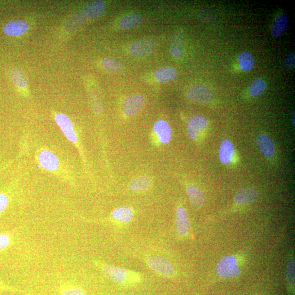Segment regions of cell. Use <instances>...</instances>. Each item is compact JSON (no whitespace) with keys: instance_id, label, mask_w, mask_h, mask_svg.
Here are the masks:
<instances>
[{"instance_id":"obj_23","label":"cell","mask_w":295,"mask_h":295,"mask_svg":"<svg viewBox=\"0 0 295 295\" xmlns=\"http://www.w3.org/2000/svg\"><path fill=\"white\" fill-rule=\"evenodd\" d=\"M240 68L244 71H250L255 65V59L253 55L248 52H243L238 56Z\"/></svg>"},{"instance_id":"obj_4","label":"cell","mask_w":295,"mask_h":295,"mask_svg":"<svg viewBox=\"0 0 295 295\" xmlns=\"http://www.w3.org/2000/svg\"><path fill=\"white\" fill-rule=\"evenodd\" d=\"M189 99L203 104H210L214 99V94L208 87L197 85L191 87L187 91Z\"/></svg>"},{"instance_id":"obj_1","label":"cell","mask_w":295,"mask_h":295,"mask_svg":"<svg viewBox=\"0 0 295 295\" xmlns=\"http://www.w3.org/2000/svg\"><path fill=\"white\" fill-rule=\"evenodd\" d=\"M103 271L108 279L118 284L130 285L139 283L141 279L139 273L120 267L105 265Z\"/></svg>"},{"instance_id":"obj_32","label":"cell","mask_w":295,"mask_h":295,"mask_svg":"<svg viewBox=\"0 0 295 295\" xmlns=\"http://www.w3.org/2000/svg\"><path fill=\"white\" fill-rule=\"evenodd\" d=\"M8 204V199L6 195L0 193V213L6 209Z\"/></svg>"},{"instance_id":"obj_25","label":"cell","mask_w":295,"mask_h":295,"mask_svg":"<svg viewBox=\"0 0 295 295\" xmlns=\"http://www.w3.org/2000/svg\"><path fill=\"white\" fill-rule=\"evenodd\" d=\"M10 78L13 83L21 89H24L27 86V79H26L25 74L21 70L17 69L12 70L10 73Z\"/></svg>"},{"instance_id":"obj_13","label":"cell","mask_w":295,"mask_h":295,"mask_svg":"<svg viewBox=\"0 0 295 295\" xmlns=\"http://www.w3.org/2000/svg\"><path fill=\"white\" fill-rule=\"evenodd\" d=\"M29 29V25L23 20H15L7 24L3 28L4 34L12 36H18L25 34Z\"/></svg>"},{"instance_id":"obj_9","label":"cell","mask_w":295,"mask_h":295,"mask_svg":"<svg viewBox=\"0 0 295 295\" xmlns=\"http://www.w3.org/2000/svg\"><path fill=\"white\" fill-rule=\"evenodd\" d=\"M55 121L65 137L70 142L76 143L77 141V137L75 133L72 123L69 119L64 114H58L55 116Z\"/></svg>"},{"instance_id":"obj_30","label":"cell","mask_w":295,"mask_h":295,"mask_svg":"<svg viewBox=\"0 0 295 295\" xmlns=\"http://www.w3.org/2000/svg\"><path fill=\"white\" fill-rule=\"evenodd\" d=\"M61 295H86L85 292L81 289L69 288L61 292Z\"/></svg>"},{"instance_id":"obj_20","label":"cell","mask_w":295,"mask_h":295,"mask_svg":"<svg viewBox=\"0 0 295 295\" xmlns=\"http://www.w3.org/2000/svg\"><path fill=\"white\" fill-rule=\"evenodd\" d=\"M187 196L191 203L196 208H200L205 204V197L200 189L194 186H189L187 188Z\"/></svg>"},{"instance_id":"obj_19","label":"cell","mask_w":295,"mask_h":295,"mask_svg":"<svg viewBox=\"0 0 295 295\" xmlns=\"http://www.w3.org/2000/svg\"><path fill=\"white\" fill-rule=\"evenodd\" d=\"M142 21L141 16L136 13H130L122 17L119 23V26L122 30L133 29L141 25Z\"/></svg>"},{"instance_id":"obj_2","label":"cell","mask_w":295,"mask_h":295,"mask_svg":"<svg viewBox=\"0 0 295 295\" xmlns=\"http://www.w3.org/2000/svg\"><path fill=\"white\" fill-rule=\"evenodd\" d=\"M216 268L218 275L224 279L234 278L241 274L240 260L233 255H226L220 260Z\"/></svg>"},{"instance_id":"obj_8","label":"cell","mask_w":295,"mask_h":295,"mask_svg":"<svg viewBox=\"0 0 295 295\" xmlns=\"http://www.w3.org/2000/svg\"><path fill=\"white\" fill-rule=\"evenodd\" d=\"M175 229L180 237H187L190 232L191 224L186 210L178 207L175 213Z\"/></svg>"},{"instance_id":"obj_27","label":"cell","mask_w":295,"mask_h":295,"mask_svg":"<svg viewBox=\"0 0 295 295\" xmlns=\"http://www.w3.org/2000/svg\"><path fill=\"white\" fill-rule=\"evenodd\" d=\"M102 63L105 69L113 73L120 72L123 69L122 64L120 61L113 57L104 59Z\"/></svg>"},{"instance_id":"obj_10","label":"cell","mask_w":295,"mask_h":295,"mask_svg":"<svg viewBox=\"0 0 295 295\" xmlns=\"http://www.w3.org/2000/svg\"><path fill=\"white\" fill-rule=\"evenodd\" d=\"M153 131L160 142L168 144L172 138V130L169 123L164 120L157 121L153 125Z\"/></svg>"},{"instance_id":"obj_11","label":"cell","mask_w":295,"mask_h":295,"mask_svg":"<svg viewBox=\"0 0 295 295\" xmlns=\"http://www.w3.org/2000/svg\"><path fill=\"white\" fill-rule=\"evenodd\" d=\"M258 191L252 187L241 189L234 196L235 203L239 205H246L252 203L257 199Z\"/></svg>"},{"instance_id":"obj_21","label":"cell","mask_w":295,"mask_h":295,"mask_svg":"<svg viewBox=\"0 0 295 295\" xmlns=\"http://www.w3.org/2000/svg\"><path fill=\"white\" fill-rule=\"evenodd\" d=\"M153 75L158 82H167L177 77V72L173 67H165L156 70Z\"/></svg>"},{"instance_id":"obj_17","label":"cell","mask_w":295,"mask_h":295,"mask_svg":"<svg viewBox=\"0 0 295 295\" xmlns=\"http://www.w3.org/2000/svg\"><path fill=\"white\" fill-rule=\"evenodd\" d=\"M289 25V17L287 15L280 14L276 17L271 28V33L273 36L279 37L284 34Z\"/></svg>"},{"instance_id":"obj_16","label":"cell","mask_w":295,"mask_h":295,"mask_svg":"<svg viewBox=\"0 0 295 295\" xmlns=\"http://www.w3.org/2000/svg\"><path fill=\"white\" fill-rule=\"evenodd\" d=\"M235 148L233 144L228 139H224L219 147V160L222 164H230L234 156Z\"/></svg>"},{"instance_id":"obj_33","label":"cell","mask_w":295,"mask_h":295,"mask_svg":"<svg viewBox=\"0 0 295 295\" xmlns=\"http://www.w3.org/2000/svg\"><path fill=\"white\" fill-rule=\"evenodd\" d=\"M292 121L293 124H294V125H295V113H294L293 114Z\"/></svg>"},{"instance_id":"obj_28","label":"cell","mask_w":295,"mask_h":295,"mask_svg":"<svg viewBox=\"0 0 295 295\" xmlns=\"http://www.w3.org/2000/svg\"><path fill=\"white\" fill-rule=\"evenodd\" d=\"M287 278L289 284H295V262L293 258L289 260L287 266Z\"/></svg>"},{"instance_id":"obj_31","label":"cell","mask_w":295,"mask_h":295,"mask_svg":"<svg viewBox=\"0 0 295 295\" xmlns=\"http://www.w3.org/2000/svg\"><path fill=\"white\" fill-rule=\"evenodd\" d=\"M10 243V237L6 234H0V250L6 248Z\"/></svg>"},{"instance_id":"obj_6","label":"cell","mask_w":295,"mask_h":295,"mask_svg":"<svg viewBox=\"0 0 295 295\" xmlns=\"http://www.w3.org/2000/svg\"><path fill=\"white\" fill-rule=\"evenodd\" d=\"M145 99L140 95H134L127 98L124 104L123 111L127 117H134L141 111L144 107Z\"/></svg>"},{"instance_id":"obj_5","label":"cell","mask_w":295,"mask_h":295,"mask_svg":"<svg viewBox=\"0 0 295 295\" xmlns=\"http://www.w3.org/2000/svg\"><path fill=\"white\" fill-rule=\"evenodd\" d=\"M208 122L203 116L195 115L189 119L187 123V132L191 139H196L208 127Z\"/></svg>"},{"instance_id":"obj_3","label":"cell","mask_w":295,"mask_h":295,"mask_svg":"<svg viewBox=\"0 0 295 295\" xmlns=\"http://www.w3.org/2000/svg\"><path fill=\"white\" fill-rule=\"evenodd\" d=\"M148 267L158 275L171 278L175 275V268L168 260L157 256H152L147 260Z\"/></svg>"},{"instance_id":"obj_7","label":"cell","mask_w":295,"mask_h":295,"mask_svg":"<svg viewBox=\"0 0 295 295\" xmlns=\"http://www.w3.org/2000/svg\"><path fill=\"white\" fill-rule=\"evenodd\" d=\"M155 45V42L151 38L140 39L132 44L130 52L134 56L143 57L152 53Z\"/></svg>"},{"instance_id":"obj_22","label":"cell","mask_w":295,"mask_h":295,"mask_svg":"<svg viewBox=\"0 0 295 295\" xmlns=\"http://www.w3.org/2000/svg\"><path fill=\"white\" fill-rule=\"evenodd\" d=\"M171 54L175 58H180L183 54V41L182 34L176 32L172 39Z\"/></svg>"},{"instance_id":"obj_29","label":"cell","mask_w":295,"mask_h":295,"mask_svg":"<svg viewBox=\"0 0 295 295\" xmlns=\"http://www.w3.org/2000/svg\"><path fill=\"white\" fill-rule=\"evenodd\" d=\"M285 67L289 69H293L295 67V52H290L285 57L284 59Z\"/></svg>"},{"instance_id":"obj_15","label":"cell","mask_w":295,"mask_h":295,"mask_svg":"<svg viewBox=\"0 0 295 295\" xmlns=\"http://www.w3.org/2000/svg\"><path fill=\"white\" fill-rule=\"evenodd\" d=\"M134 217L133 209L129 206H120L114 209L112 213V217L118 223L127 224L132 221Z\"/></svg>"},{"instance_id":"obj_12","label":"cell","mask_w":295,"mask_h":295,"mask_svg":"<svg viewBox=\"0 0 295 295\" xmlns=\"http://www.w3.org/2000/svg\"><path fill=\"white\" fill-rule=\"evenodd\" d=\"M38 160L43 169L53 171L58 168L59 160L54 154L48 151H43L39 154Z\"/></svg>"},{"instance_id":"obj_26","label":"cell","mask_w":295,"mask_h":295,"mask_svg":"<svg viewBox=\"0 0 295 295\" xmlns=\"http://www.w3.org/2000/svg\"><path fill=\"white\" fill-rule=\"evenodd\" d=\"M266 89V84L262 79L257 78L250 83L248 88L249 93L252 96H258L262 94Z\"/></svg>"},{"instance_id":"obj_14","label":"cell","mask_w":295,"mask_h":295,"mask_svg":"<svg viewBox=\"0 0 295 295\" xmlns=\"http://www.w3.org/2000/svg\"><path fill=\"white\" fill-rule=\"evenodd\" d=\"M257 144L260 151L264 156L271 158L274 156L275 152V146L274 141L269 136L261 134L257 139Z\"/></svg>"},{"instance_id":"obj_18","label":"cell","mask_w":295,"mask_h":295,"mask_svg":"<svg viewBox=\"0 0 295 295\" xmlns=\"http://www.w3.org/2000/svg\"><path fill=\"white\" fill-rule=\"evenodd\" d=\"M105 7V3L102 1H93L83 8L82 13L87 18L95 19L103 14Z\"/></svg>"},{"instance_id":"obj_24","label":"cell","mask_w":295,"mask_h":295,"mask_svg":"<svg viewBox=\"0 0 295 295\" xmlns=\"http://www.w3.org/2000/svg\"><path fill=\"white\" fill-rule=\"evenodd\" d=\"M151 180L146 177L142 176L133 180L130 184L129 188L131 191H142L147 190L151 186Z\"/></svg>"}]
</instances>
